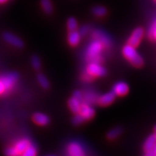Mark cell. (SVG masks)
I'll return each mask as SVG.
<instances>
[{
	"label": "cell",
	"mask_w": 156,
	"mask_h": 156,
	"mask_svg": "<svg viewBox=\"0 0 156 156\" xmlns=\"http://www.w3.org/2000/svg\"><path fill=\"white\" fill-rule=\"evenodd\" d=\"M67 153L71 156L85 155V151L83 145L78 142H72L68 145L67 149Z\"/></svg>",
	"instance_id": "obj_4"
},
{
	"label": "cell",
	"mask_w": 156,
	"mask_h": 156,
	"mask_svg": "<svg viewBox=\"0 0 156 156\" xmlns=\"http://www.w3.org/2000/svg\"><path fill=\"white\" fill-rule=\"evenodd\" d=\"M115 95H116V94L113 91L110 93H107L106 94L101 95V97L98 98V103H99V105H101L102 106H108V105L112 103L113 101H114Z\"/></svg>",
	"instance_id": "obj_8"
},
{
	"label": "cell",
	"mask_w": 156,
	"mask_h": 156,
	"mask_svg": "<svg viewBox=\"0 0 156 156\" xmlns=\"http://www.w3.org/2000/svg\"><path fill=\"white\" fill-rule=\"evenodd\" d=\"M30 144L31 142H30V140H28V139H22L17 142L15 147L17 149V152H18L19 155H22Z\"/></svg>",
	"instance_id": "obj_13"
},
{
	"label": "cell",
	"mask_w": 156,
	"mask_h": 156,
	"mask_svg": "<svg viewBox=\"0 0 156 156\" xmlns=\"http://www.w3.org/2000/svg\"><path fill=\"white\" fill-rule=\"evenodd\" d=\"M129 91V87L127 84L124 82H119L115 84L113 87V92L116 95H126Z\"/></svg>",
	"instance_id": "obj_10"
},
{
	"label": "cell",
	"mask_w": 156,
	"mask_h": 156,
	"mask_svg": "<svg viewBox=\"0 0 156 156\" xmlns=\"http://www.w3.org/2000/svg\"><path fill=\"white\" fill-rule=\"evenodd\" d=\"M89 30H90V27L88 25H83V26L80 28V30L79 33L81 36H85V35H86L87 33H88Z\"/></svg>",
	"instance_id": "obj_28"
},
{
	"label": "cell",
	"mask_w": 156,
	"mask_h": 156,
	"mask_svg": "<svg viewBox=\"0 0 156 156\" xmlns=\"http://www.w3.org/2000/svg\"><path fill=\"white\" fill-rule=\"evenodd\" d=\"M73 97H75V98H77L80 101H82V99H83V95H82V93L79 90H76L75 92L74 93Z\"/></svg>",
	"instance_id": "obj_30"
},
{
	"label": "cell",
	"mask_w": 156,
	"mask_h": 156,
	"mask_svg": "<svg viewBox=\"0 0 156 156\" xmlns=\"http://www.w3.org/2000/svg\"><path fill=\"white\" fill-rule=\"evenodd\" d=\"M79 113L83 116V118L85 120H89L94 116L95 111L89 104L85 103L81 105L80 110Z\"/></svg>",
	"instance_id": "obj_7"
},
{
	"label": "cell",
	"mask_w": 156,
	"mask_h": 156,
	"mask_svg": "<svg viewBox=\"0 0 156 156\" xmlns=\"http://www.w3.org/2000/svg\"><path fill=\"white\" fill-rule=\"evenodd\" d=\"M85 119L83 118V116L80 114V113H77V115H75V116L73 117V124H75V125H80L83 123Z\"/></svg>",
	"instance_id": "obj_25"
},
{
	"label": "cell",
	"mask_w": 156,
	"mask_h": 156,
	"mask_svg": "<svg viewBox=\"0 0 156 156\" xmlns=\"http://www.w3.org/2000/svg\"><path fill=\"white\" fill-rule=\"evenodd\" d=\"M41 7L45 12L48 13V14L51 13L53 10V7H52L50 0H41Z\"/></svg>",
	"instance_id": "obj_18"
},
{
	"label": "cell",
	"mask_w": 156,
	"mask_h": 156,
	"mask_svg": "<svg viewBox=\"0 0 156 156\" xmlns=\"http://www.w3.org/2000/svg\"><path fill=\"white\" fill-rule=\"evenodd\" d=\"M148 35H149V37L151 39H155V40H156V29L153 31H152V32L148 33Z\"/></svg>",
	"instance_id": "obj_31"
},
{
	"label": "cell",
	"mask_w": 156,
	"mask_h": 156,
	"mask_svg": "<svg viewBox=\"0 0 156 156\" xmlns=\"http://www.w3.org/2000/svg\"><path fill=\"white\" fill-rule=\"evenodd\" d=\"M17 79H18V75L15 73L6 74V75H2L0 77V80L3 83L6 91L10 90L14 87L15 83L17 81Z\"/></svg>",
	"instance_id": "obj_3"
},
{
	"label": "cell",
	"mask_w": 156,
	"mask_h": 156,
	"mask_svg": "<svg viewBox=\"0 0 156 156\" xmlns=\"http://www.w3.org/2000/svg\"><path fill=\"white\" fill-rule=\"evenodd\" d=\"M134 48L135 47H134V46H131V45L129 44L127 45H126L125 46H124V48H123V54H124V56H125L128 60H129V62L132 61L134 58H135L136 56L138 55V54L136 53L135 48Z\"/></svg>",
	"instance_id": "obj_11"
},
{
	"label": "cell",
	"mask_w": 156,
	"mask_h": 156,
	"mask_svg": "<svg viewBox=\"0 0 156 156\" xmlns=\"http://www.w3.org/2000/svg\"><path fill=\"white\" fill-rule=\"evenodd\" d=\"M38 81L39 84H40L44 88H48L49 87V83H48V80L42 74H39L38 75Z\"/></svg>",
	"instance_id": "obj_22"
},
{
	"label": "cell",
	"mask_w": 156,
	"mask_h": 156,
	"mask_svg": "<svg viewBox=\"0 0 156 156\" xmlns=\"http://www.w3.org/2000/svg\"><path fill=\"white\" fill-rule=\"evenodd\" d=\"M33 119H34L35 123L41 126L47 125L50 122L49 118L47 115L42 114V113H36L33 116Z\"/></svg>",
	"instance_id": "obj_12"
},
{
	"label": "cell",
	"mask_w": 156,
	"mask_h": 156,
	"mask_svg": "<svg viewBox=\"0 0 156 156\" xmlns=\"http://www.w3.org/2000/svg\"><path fill=\"white\" fill-rule=\"evenodd\" d=\"M4 38L9 44L13 45V46L18 48L23 47V43L22 41L19 38H17V36H14L13 34H9V33H6V34H4Z\"/></svg>",
	"instance_id": "obj_9"
},
{
	"label": "cell",
	"mask_w": 156,
	"mask_h": 156,
	"mask_svg": "<svg viewBox=\"0 0 156 156\" xmlns=\"http://www.w3.org/2000/svg\"><path fill=\"white\" fill-rule=\"evenodd\" d=\"M37 153V149L36 147L34 144L31 143L30 145L28 146V147L25 150L24 153L22 155L23 156H34L36 155Z\"/></svg>",
	"instance_id": "obj_19"
},
{
	"label": "cell",
	"mask_w": 156,
	"mask_h": 156,
	"mask_svg": "<svg viewBox=\"0 0 156 156\" xmlns=\"http://www.w3.org/2000/svg\"><path fill=\"white\" fill-rule=\"evenodd\" d=\"M69 106L70 109L72 110V112L75 114H77L80 112L81 107V101L78 100V99L75 98V97L71 98L69 101Z\"/></svg>",
	"instance_id": "obj_16"
},
{
	"label": "cell",
	"mask_w": 156,
	"mask_h": 156,
	"mask_svg": "<svg viewBox=\"0 0 156 156\" xmlns=\"http://www.w3.org/2000/svg\"><path fill=\"white\" fill-rule=\"evenodd\" d=\"M144 30L142 28H136L132 32L131 36L129 38V44L136 47L140 44L142 37H143Z\"/></svg>",
	"instance_id": "obj_6"
},
{
	"label": "cell",
	"mask_w": 156,
	"mask_h": 156,
	"mask_svg": "<svg viewBox=\"0 0 156 156\" xmlns=\"http://www.w3.org/2000/svg\"><path fill=\"white\" fill-rule=\"evenodd\" d=\"M5 92H6L5 87L4 86L3 83H2V81L0 80V95L3 94V93H5Z\"/></svg>",
	"instance_id": "obj_32"
},
{
	"label": "cell",
	"mask_w": 156,
	"mask_h": 156,
	"mask_svg": "<svg viewBox=\"0 0 156 156\" xmlns=\"http://www.w3.org/2000/svg\"><path fill=\"white\" fill-rule=\"evenodd\" d=\"M130 62H131V64L132 65H134V67H140L143 64V59H142V56L138 54L135 58H134L132 61H130Z\"/></svg>",
	"instance_id": "obj_24"
},
{
	"label": "cell",
	"mask_w": 156,
	"mask_h": 156,
	"mask_svg": "<svg viewBox=\"0 0 156 156\" xmlns=\"http://www.w3.org/2000/svg\"><path fill=\"white\" fill-rule=\"evenodd\" d=\"M5 154L6 155H10V156H15V155H19L18 152H17V149L15 148V147H10L7 148L5 151Z\"/></svg>",
	"instance_id": "obj_27"
},
{
	"label": "cell",
	"mask_w": 156,
	"mask_h": 156,
	"mask_svg": "<svg viewBox=\"0 0 156 156\" xmlns=\"http://www.w3.org/2000/svg\"><path fill=\"white\" fill-rule=\"evenodd\" d=\"M83 80H85L86 82H90L93 79V77L92 75H90V74L87 73L86 71H85V73H84L83 75Z\"/></svg>",
	"instance_id": "obj_29"
},
{
	"label": "cell",
	"mask_w": 156,
	"mask_h": 156,
	"mask_svg": "<svg viewBox=\"0 0 156 156\" xmlns=\"http://www.w3.org/2000/svg\"><path fill=\"white\" fill-rule=\"evenodd\" d=\"M6 1H7V0H0V4H2V3H4V2H5Z\"/></svg>",
	"instance_id": "obj_34"
},
{
	"label": "cell",
	"mask_w": 156,
	"mask_h": 156,
	"mask_svg": "<svg viewBox=\"0 0 156 156\" xmlns=\"http://www.w3.org/2000/svg\"><path fill=\"white\" fill-rule=\"evenodd\" d=\"M80 41V34L77 30L70 31L68 35V41L71 46H77Z\"/></svg>",
	"instance_id": "obj_14"
},
{
	"label": "cell",
	"mask_w": 156,
	"mask_h": 156,
	"mask_svg": "<svg viewBox=\"0 0 156 156\" xmlns=\"http://www.w3.org/2000/svg\"><path fill=\"white\" fill-rule=\"evenodd\" d=\"M92 37L94 38V40H96L98 41L101 43L103 47L108 48L111 46L112 41L107 34L101 30H94L93 31Z\"/></svg>",
	"instance_id": "obj_5"
},
{
	"label": "cell",
	"mask_w": 156,
	"mask_h": 156,
	"mask_svg": "<svg viewBox=\"0 0 156 156\" xmlns=\"http://www.w3.org/2000/svg\"><path fill=\"white\" fill-rule=\"evenodd\" d=\"M122 128L115 127L108 132V133L107 134V137H108L109 140H114L115 138L118 137V136L122 134Z\"/></svg>",
	"instance_id": "obj_17"
},
{
	"label": "cell",
	"mask_w": 156,
	"mask_h": 156,
	"mask_svg": "<svg viewBox=\"0 0 156 156\" xmlns=\"http://www.w3.org/2000/svg\"><path fill=\"white\" fill-rule=\"evenodd\" d=\"M154 1H155V2H156V0H154Z\"/></svg>",
	"instance_id": "obj_36"
},
{
	"label": "cell",
	"mask_w": 156,
	"mask_h": 156,
	"mask_svg": "<svg viewBox=\"0 0 156 156\" xmlns=\"http://www.w3.org/2000/svg\"><path fill=\"white\" fill-rule=\"evenodd\" d=\"M86 72L90 75L94 77H102L106 74V70L99 63L96 62H90L87 65Z\"/></svg>",
	"instance_id": "obj_2"
},
{
	"label": "cell",
	"mask_w": 156,
	"mask_h": 156,
	"mask_svg": "<svg viewBox=\"0 0 156 156\" xmlns=\"http://www.w3.org/2000/svg\"><path fill=\"white\" fill-rule=\"evenodd\" d=\"M31 63H32L33 67L36 69H38L41 67L40 59H39V58L37 56H33L32 59H31Z\"/></svg>",
	"instance_id": "obj_26"
},
{
	"label": "cell",
	"mask_w": 156,
	"mask_h": 156,
	"mask_svg": "<svg viewBox=\"0 0 156 156\" xmlns=\"http://www.w3.org/2000/svg\"><path fill=\"white\" fill-rule=\"evenodd\" d=\"M154 134L156 136V125L155 126V128H154Z\"/></svg>",
	"instance_id": "obj_33"
},
{
	"label": "cell",
	"mask_w": 156,
	"mask_h": 156,
	"mask_svg": "<svg viewBox=\"0 0 156 156\" xmlns=\"http://www.w3.org/2000/svg\"><path fill=\"white\" fill-rule=\"evenodd\" d=\"M103 46L101 43L94 40L88 45L86 51V58L90 62H96L101 64L103 62L101 54L102 52Z\"/></svg>",
	"instance_id": "obj_1"
},
{
	"label": "cell",
	"mask_w": 156,
	"mask_h": 156,
	"mask_svg": "<svg viewBox=\"0 0 156 156\" xmlns=\"http://www.w3.org/2000/svg\"><path fill=\"white\" fill-rule=\"evenodd\" d=\"M153 151H154V152H155V155H156V145H155V147H154Z\"/></svg>",
	"instance_id": "obj_35"
},
{
	"label": "cell",
	"mask_w": 156,
	"mask_h": 156,
	"mask_svg": "<svg viewBox=\"0 0 156 156\" xmlns=\"http://www.w3.org/2000/svg\"><path fill=\"white\" fill-rule=\"evenodd\" d=\"M85 100L86 101V103L90 104V103H94L98 102V97L97 96L96 94L93 93H88L85 95Z\"/></svg>",
	"instance_id": "obj_20"
},
{
	"label": "cell",
	"mask_w": 156,
	"mask_h": 156,
	"mask_svg": "<svg viewBox=\"0 0 156 156\" xmlns=\"http://www.w3.org/2000/svg\"><path fill=\"white\" fill-rule=\"evenodd\" d=\"M106 9L101 6H97L93 9V12L98 17H103L106 14Z\"/></svg>",
	"instance_id": "obj_21"
},
{
	"label": "cell",
	"mask_w": 156,
	"mask_h": 156,
	"mask_svg": "<svg viewBox=\"0 0 156 156\" xmlns=\"http://www.w3.org/2000/svg\"><path fill=\"white\" fill-rule=\"evenodd\" d=\"M156 145V136L155 134H152V135L149 136L147 137V139L146 140L144 144V150L146 152L153 151L154 147Z\"/></svg>",
	"instance_id": "obj_15"
},
{
	"label": "cell",
	"mask_w": 156,
	"mask_h": 156,
	"mask_svg": "<svg viewBox=\"0 0 156 156\" xmlns=\"http://www.w3.org/2000/svg\"><path fill=\"white\" fill-rule=\"evenodd\" d=\"M67 27L69 31L75 30L77 28V20L74 17H70L67 21Z\"/></svg>",
	"instance_id": "obj_23"
}]
</instances>
